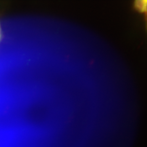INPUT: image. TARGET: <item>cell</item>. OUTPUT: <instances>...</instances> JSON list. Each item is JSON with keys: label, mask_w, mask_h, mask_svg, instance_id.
<instances>
[{"label": "cell", "mask_w": 147, "mask_h": 147, "mask_svg": "<svg viewBox=\"0 0 147 147\" xmlns=\"http://www.w3.org/2000/svg\"><path fill=\"white\" fill-rule=\"evenodd\" d=\"M3 38V30H2V28H1V23H0V43H1L2 40Z\"/></svg>", "instance_id": "obj_1"}]
</instances>
